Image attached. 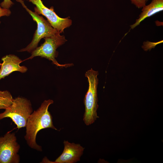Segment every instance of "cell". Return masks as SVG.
<instances>
[{
	"mask_svg": "<svg viewBox=\"0 0 163 163\" xmlns=\"http://www.w3.org/2000/svg\"><path fill=\"white\" fill-rule=\"evenodd\" d=\"M53 103L52 100H45L36 110L32 113L27 120L24 138L30 148L39 151L42 150L41 146L36 142L39 131L49 128L58 130L53 124L52 117L48 110L49 106Z\"/></svg>",
	"mask_w": 163,
	"mask_h": 163,
	"instance_id": "6da1fadb",
	"label": "cell"
},
{
	"mask_svg": "<svg viewBox=\"0 0 163 163\" xmlns=\"http://www.w3.org/2000/svg\"><path fill=\"white\" fill-rule=\"evenodd\" d=\"M98 72L92 69L87 71L85 76L88 78L89 86L84 99L85 112L83 120L87 126L94 123L99 117L97 114V87L98 83Z\"/></svg>",
	"mask_w": 163,
	"mask_h": 163,
	"instance_id": "7a4b0ae2",
	"label": "cell"
},
{
	"mask_svg": "<svg viewBox=\"0 0 163 163\" xmlns=\"http://www.w3.org/2000/svg\"><path fill=\"white\" fill-rule=\"evenodd\" d=\"M33 109L30 101L24 97L14 99L12 104L5 111L0 113V120L6 117L11 119L18 129L25 127L27 120Z\"/></svg>",
	"mask_w": 163,
	"mask_h": 163,
	"instance_id": "3957f363",
	"label": "cell"
},
{
	"mask_svg": "<svg viewBox=\"0 0 163 163\" xmlns=\"http://www.w3.org/2000/svg\"><path fill=\"white\" fill-rule=\"evenodd\" d=\"M16 0L21 4L37 24V29L30 43L26 47L18 51L19 52L27 51L31 53L37 47L38 43L41 39L53 36L59 32L51 26L47 20L28 8L25 5L23 1Z\"/></svg>",
	"mask_w": 163,
	"mask_h": 163,
	"instance_id": "277c9868",
	"label": "cell"
},
{
	"mask_svg": "<svg viewBox=\"0 0 163 163\" xmlns=\"http://www.w3.org/2000/svg\"><path fill=\"white\" fill-rule=\"evenodd\" d=\"M43 38L45 39L44 43L32 51L31 56L26 60L32 59L35 57L39 56L51 61L58 66L67 67L72 65V64H59L55 58L58 56L56 49L67 41L64 36L61 35L60 33H58L53 36Z\"/></svg>",
	"mask_w": 163,
	"mask_h": 163,
	"instance_id": "5b68a950",
	"label": "cell"
},
{
	"mask_svg": "<svg viewBox=\"0 0 163 163\" xmlns=\"http://www.w3.org/2000/svg\"><path fill=\"white\" fill-rule=\"evenodd\" d=\"M14 133H7L0 137V163H19L20 145Z\"/></svg>",
	"mask_w": 163,
	"mask_h": 163,
	"instance_id": "8992f818",
	"label": "cell"
},
{
	"mask_svg": "<svg viewBox=\"0 0 163 163\" xmlns=\"http://www.w3.org/2000/svg\"><path fill=\"white\" fill-rule=\"evenodd\" d=\"M34 5V12L38 14L45 16L51 26L59 33H62L64 30L69 27L72 24V21L68 18L59 17L54 12L52 7L49 8L43 4L41 0H28Z\"/></svg>",
	"mask_w": 163,
	"mask_h": 163,
	"instance_id": "52a82bcc",
	"label": "cell"
},
{
	"mask_svg": "<svg viewBox=\"0 0 163 163\" xmlns=\"http://www.w3.org/2000/svg\"><path fill=\"white\" fill-rule=\"evenodd\" d=\"M63 143L62 153L53 163H74L79 161L85 148L80 144L71 143L68 141L64 140Z\"/></svg>",
	"mask_w": 163,
	"mask_h": 163,
	"instance_id": "ba28073f",
	"label": "cell"
},
{
	"mask_svg": "<svg viewBox=\"0 0 163 163\" xmlns=\"http://www.w3.org/2000/svg\"><path fill=\"white\" fill-rule=\"evenodd\" d=\"M3 61L0 69V80L15 71L26 72L28 69L25 66H21L23 61L17 56L13 54L6 55L1 59Z\"/></svg>",
	"mask_w": 163,
	"mask_h": 163,
	"instance_id": "9c48e42d",
	"label": "cell"
},
{
	"mask_svg": "<svg viewBox=\"0 0 163 163\" xmlns=\"http://www.w3.org/2000/svg\"><path fill=\"white\" fill-rule=\"evenodd\" d=\"M163 10V0H152L151 3L142 8V12L134 23L130 26L133 29L147 18Z\"/></svg>",
	"mask_w": 163,
	"mask_h": 163,
	"instance_id": "30bf717a",
	"label": "cell"
},
{
	"mask_svg": "<svg viewBox=\"0 0 163 163\" xmlns=\"http://www.w3.org/2000/svg\"><path fill=\"white\" fill-rule=\"evenodd\" d=\"M14 98L9 91H0V109H6L13 103Z\"/></svg>",
	"mask_w": 163,
	"mask_h": 163,
	"instance_id": "8fae6325",
	"label": "cell"
},
{
	"mask_svg": "<svg viewBox=\"0 0 163 163\" xmlns=\"http://www.w3.org/2000/svg\"><path fill=\"white\" fill-rule=\"evenodd\" d=\"M131 3L138 8H142L146 5V0H130Z\"/></svg>",
	"mask_w": 163,
	"mask_h": 163,
	"instance_id": "7c38bea8",
	"label": "cell"
},
{
	"mask_svg": "<svg viewBox=\"0 0 163 163\" xmlns=\"http://www.w3.org/2000/svg\"><path fill=\"white\" fill-rule=\"evenodd\" d=\"M13 4L14 3L11 0H3L0 3V6L4 9H9Z\"/></svg>",
	"mask_w": 163,
	"mask_h": 163,
	"instance_id": "4fadbf2b",
	"label": "cell"
},
{
	"mask_svg": "<svg viewBox=\"0 0 163 163\" xmlns=\"http://www.w3.org/2000/svg\"><path fill=\"white\" fill-rule=\"evenodd\" d=\"M11 14L9 9H4L0 6V18L2 16H9ZM1 21H0V24Z\"/></svg>",
	"mask_w": 163,
	"mask_h": 163,
	"instance_id": "5bb4252c",
	"label": "cell"
},
{
	"mask_svg": "<svg viewBox=\"0 0 163 163\" xmlns=\"http://www.w3.org/2000/svg\"><path fill=\"white\" fill-rule=\"evenodd\" d=\"M1 64H2V63H0V66H1Z\"/></svg>",
	"mask_w": 163,
	"mask_h": 163,
	"instance_id": "9a60e30c",
	"label": "cell"
},
{
	"mask_svg": "<svg viewBox=\"0 0 163 163\" xmlns=\"http://www.w3.org/2000/svg\"><path fill=\"white\" fill-rule=\"evenodd\" d=\"M148 0H146V1H148Z\"/></svg>",
	"mask_w": 163,
	"mask_h": 163,
	"instance_id": "2e32d148",
	"label": "cell"
},
{
	"mask_svg": "<svg viewBox=\"0 0 163 163\" xmlns=\"http://www.w3.org/2000/svg\"></svg>",
	"mask_w": 163,
	"mask_h": 163,
	"instance_id": "e0dca14e",
	"label": "cell"
}]
</instances>
